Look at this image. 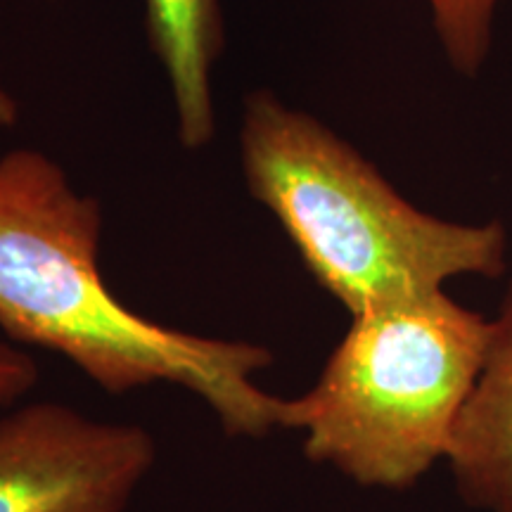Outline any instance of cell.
Masks as SVG:
<instances>
[{"label":"cell","mask_w":512,"mask_h":512,"mask_svg":"<svg viewBox=\"0 0 512 512\" xmlns=\"http://www.w3.org/2000/svg\"><path fill=\"white\" fill-rule=\"evenodd\" d=\"M102 214L36 150L0 157V330L55 351L110 394L176 384L207 403L226 437L280 430L283 399L254 382L273 354L138 316L98 268Z\"/></svg>","instance_id":"6da1fadb"},{"label":"cell","mask_w":512,"mask_h":512,"mask_svg":"<svg viewBox=\"0 0 512 512\" xmlns=\"http://www.w3.org/2000/svg\"><path fill=\"white\" fill-rule=\"evenodd\" d=\"M240 147L252 195L351 316L439 292L458 275L505 271L501 223L470 226L418 209L330 128L271 93L247 98Z\"/></svg>","instance_id":"7a4b0ae2"},{"label":"cell","mask_w":512,"mask_h":512,"mask_svg":"<svg viewBox=\"0 0 512 512\" xmlns=\"http://www.w3.org/2000/svg\"><path fill=\"white\" fill-rule=\"evenodd\" d=\"M489 335L491 320L444 290L354 313L316 384L283 399L280 430L351 482L411 489L446 460Z\"/></svg>","instance_id":"3957f363"},{"label":"cell","mask_w":512,"mask_h":512,"mask_svg":"<svg viewBox=\"0 0 512 512\" xmlns=\"http://www.w3.org/2000/svg\"><path fill=\"white\" fill-rule=\"evenodd\" d=\"M157 458L152 434L57 401L0 413V512H126Z\"/></svg>","instance_id":"277c9868"},{"label":"cell","mask_w":512,"mask_h":512,"mask_svg":"<svg viewBox=\"0 0 512 512\" xmlns=\"http://www.w3.org/2000/svg\"><path fill=\"white\" fill-rule=\"evenodd\" d=\"M446 463L463 501L482 512H512V283L475 389L453 430Z\"/></svg>","instance_id":"5b68a950"},{"label":"cell","mask_w":512,"mask_h":512,"mask_svg":"<svg viewBox=\"0 0 512 512\" xmlns=\"http://www.w3.org/2000/svg\"><path fill=\"white\" fill-rule=\"evenodd\" d=\"M147 34L174 88L178 133L188 150L214 133L209 72L223 46L216 0H145Z\"/></svg>","instance_id":"8992f818"},{"label":"cell","mask_w":512,"mask_h":512,"mask_svg":"<svg viewBox=\"0 0 512 512\" xmlns=\"http://www.w3.org/2000/svg\"><path fill=\"white\" fill-rule=\"evenodd\" d=\"M434 29L460 74L475 76L491 48V29L501 0H427Z\"/></svg>","instance_id":"52a82bcc"},{"label":"cell","mask_w":512,"mask_h":512,"mask_svg":"<svg viewBox=\"0 0 512 512\" xmlns=\"http://www.w3.org/2000/svg\"><path fill=\"white\" fill-rule=\"evenodd\" d=\"M38 382V366L15 342L0 339V413L24 399Z\"/></svg>","instance_id":"ba28073f"},{"label":"cell","mask_w":512,"mask_h":512,"mask_svg":"<svg viewBox=\"0 0 512 512\" xmlns=\"http://www.w3.org/2000/svg\"><path fill=\"white\" fill-rule=\"evenodd\" d=\"M17 102L12 95L5 91L3 86H0V128H10L17 124Z\"/></svg>","instance_id":"9c48e42d"}]
</instances>
